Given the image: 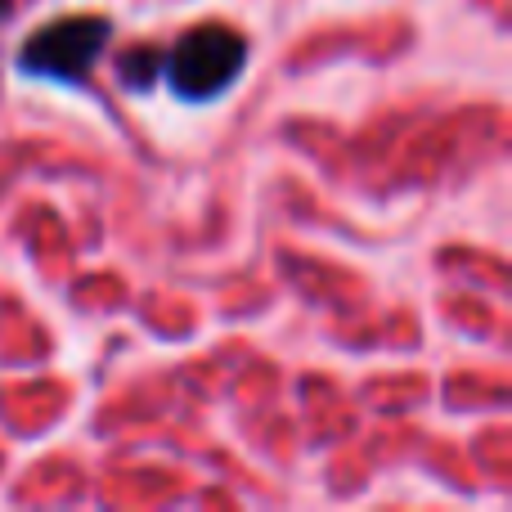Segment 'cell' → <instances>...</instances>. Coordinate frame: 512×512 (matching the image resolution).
Segmentation results:
<instances>
[{
	"mask_svg": "<svg viewBox=\"0 0 512 512\" xmlns=\"http://www.w3.org/2000/svg\"><path fill=\"white\" fill-rule=\"evenodd\" d=\"M248 36L230 23H198L162 54V81L185 104L221 99L248 68Z\"/></svg>",
	"mask_w": 512,
	"mask_h": 512,
	"instance_id": "obj_1",
	"label": "cell"
},
{
	"mask_svg": "<svg viewBox=\"0 0 512 512\" xmlns=\"http://www.w3.org/2000/svg\"><path fill=\"white\" fill-rule=\"evenodd\" d=\"M113 41V23L104 14H72V18H54V23L36 27L18 50V72L36 81H63L77 86L95 72L99 54Z\"/></svg>",
	"mask_w": 512,
	"mask_h": 512,
	"instance_id": "obj_2",
	"label": "cell"
},
{
	"mask_svg": "<svg viewBox=\"0 0 512 512\" xmlns=\"http://www.w3.org/2000/svg\"><path fill=\"white\" fill-rule=\"evenodd\" d=\"M117 77H122L126 90H149L153 81L162 77V50H153V45H131V50L117 59Z\"/></svg>",
	"mask_w": 512,
	"mask_h": 512,
	"instance_id": "obj_3",
	"label": "cell"
},
{
	"mask_svg": "<svg viewBox=\"0 0 512 512\" xmlns=\"http://www.w3.org/2000/svg\"><path fill=\"white\" fill-rule=\"evenodd\" d=\"M5 9H9V0H0V18H5Z\"/></svg>",
	"mask_w": 512,
	"mask_h": 512,
	"instance_id": "obj_4",
	"label": "cell"
}]
</instances>
